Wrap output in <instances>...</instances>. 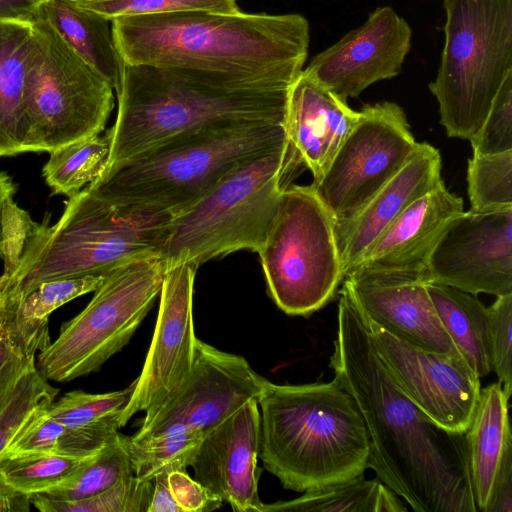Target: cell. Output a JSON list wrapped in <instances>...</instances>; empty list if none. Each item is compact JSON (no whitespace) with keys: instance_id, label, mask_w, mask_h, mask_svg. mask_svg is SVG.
Instances as JSON below:
<instances>
[{"instance_id":"obj_1","label":"cell","mask_w":512,"mask_h":512,"mask_svg":"<svg viewBox=\"0 0 512 512\" xmlns=\"http://www.w3.org/2000/svg\"><path fill=\"white\" fill-rule=\"evenodd\" d=\"M339 295L330 367L364 420L368 468L415 512H478L465 434L443 430L410 400L343 287Z\"/></svg>"},{"instance_id":"obj_2","label":"cell","mask_w":512,"mask_h":512,"mask_svg":"<svg viewBox=\"0 0 512 512\" xmlns=\"http://www.w3.org/2000/svg\"><path fill=\"white\" fill-rule=\"evenodd\" d=\"M127 65L178 67L291 85L303 70L308 20L300 14L187 11L111 22Z\"/></svg>"},{"instance_id":"obj_3","label":"cell","mask_w":512,"mask_h":512,"mask_svg":"<svg viewBox=\"0 0 512 512\" xmlns=\"http://www.w3.org/2000/svg\"><path fill=\"white\" fill-rule=\"evenodd\" d=\"M289 87L194 69L125 64L116 90V119L106 132L110 153L105 171L209 126L283 124Z\"/></svg>"},{"instance_id":"obj_4","label":"cell","mask_w":512,"mask_h":512,"mask_svg":"<svg viewBox=\"0 0 512 512\" xmlns=\"http://www.w3.org/2000/svg\"><path fill=\"white\" fill-rule=\"evenodd\" d=\"M257 403L259 457L285 489L305 492L364 475L369 437L337 379L296 385L264 379Z\"/></svg>"},{"instance_id":"obj_5","label":"cell","mask_w":512,"mask_h":512,"mask_svg":"<svg viewBox=\"0 0 512 512\" xmlns=\"http://www.w3.org/2000/svg\"><path fill=\"white\" fill-rule=\"evenodd\" d=\"M172 215L118 205L85 186L68 198L55 224L33 223L14 269L0 276V306L44 282L104 275L133 259L160 256Z\"/></svg>"},{"instance_id":"obj_6","label":"cell","mask_w":512,"mask_h":512,"mask_svg":"<svg viewBox=\"0 0 512 512\" xmlns=\"http://www.w3.org/2000/svg\"><path fill=\"white\" fill-rule=\"evenodd\" d=\"M285 141L283 124L209 126L149 149L105 171L87 186L118 205L175 214L240 162Z\"/></svg>"},{"instance_id":"obj_7","label":"cell","mask_w":512,"mask_h":512,"mask_svg":"<svg viewBox=\"0 0 512 512\" xmlns=\"http://www.w3.org/2000/svg\"><path fill=\"white\" fill-rule=\"evenodd\" d=\"M304 166L288 140L246 159L211 189L172 215L160 256L166 266L200 265L238 250L258 252L282 190Z\"/></svg>"},{"instance_id":"obj_8","label":"cell","mask_w":512,"mask_h":512,"mask_svg":"<svg viewBox=\"0 0 512 512\" xmlns=\"http://www.w3.org/2000/svg\"><path fill=\"white\" fill-rule=\"evenodd\" d=\"M444 47L429 84L449 137L469 140L512 71V0H443Z\"/></svg>"},{"instance_id":"obj_9","label":"cell","mask_w":512,"mask_h":512,"mask_svg":"<svg viewBox=\"0 0 512 512\" xmlns=\"http://www.w3.org/2000/svg\"><path fill=\"white\" fill-rule=\"evenodd\" d=\"M34 38L23 93L22 152H52L104 131L113 87L44 18Z\"/></svg>"},{"instance_id":"obj_10","label":"cell","mask_w":512,"mask_h":512,"mask_svg":"<svg viewBox=\"0 0 512 512\" xmlns=\"http://www.w3.org/2000/svg\"><path fill=\"white\" fill-rule=\"evenodd\" d=\"M274 303L307 317L328 304L343 282L334 221L312 185H288L257 252Z\"/></svg>"},{"instance_id":"obj_11","label":"cell","mask_w":512,"mask_h":512,"mask_svg":"<svg viewBox=\"0 0 512 512\" xmlns=\"http://www.w3.org/2000/svg\"><path fill=\"white\" fill-rule=\"evenodd\" d=\"M165 270L163 259L150 255L109 271L88 305L39 353L36 366L44 378L74 380L95 372L119 352L159 296Z\"/></svg>"},{"instance_id":"obj_12","label":"cell","mask_w":512,"mask_h":512,"mask_svg":"<svg viewBox=\"0 0 512 512\" xmlns=\"http://www.w3.org/2000/svg\"><path fill=\"white\" fill-rule=\"evenodd\" d=\"M417 145L398 104L365 105L322 176L311 184L334 225L351 219L404 166Z\"/></svg>"},{"instance_id":"obj_13","label":"cell","mask_w":512,"mask_h":512,"mask_svg":"<svg viewBox=\"0 0 512 512\" xmlns=\"http://www.w3.org/2000/svg\"><path fill=\"white\" fill-rule=\"evenodd\" d=\"M264 379L244 357L197 339L187 379L153 413L144 416L134 437L205 434L247 402L258 401Z\"/></svg>"},{"instance_id":"obj_14","label":"cell","mask_w":512,"mask_h":512,"mask_svg":"<svg viewBox=\"0 0 512 512\" xmlns=\"http://www.w3.org/2000/svg\"><path fill=\"white\" fill-rule=\"evenodd\" d=\"M362 319L378 356L402 391L437 426L464 434L481 389L479 376L465 358L425 350Z\"/></svg>"},{"instance_id":"obj_15","label":"cell","mask_w":512,"mask_h":512,"mask_svg":"<svg viewBox=\"0 0 512 512\" xmlns=\"http://www.w3.org/2000/svg\"><path fill=\"white\" fill-rule=\"evenodd\" d=\"M424 278L473 295L512 293V207L463 211L453 218L429 256Z\"/></svg>"},{"instance_id":"obj_16","label":"cell","mask_w":512,"mask_h":512,"mask_svg":"<svg viewBox=\"0 0 512 512\" xmlns=\"http://www.w3.org/2000/svg\"><path fill=\"white\" fill-rule=\"evenodd\" d=\"M197 268L186 261L166 266L153 338L121 426L140 411L153 413L190 373L197 341L192 310Z\"/></svg>"},{"instance_id":"obj_17","label":"cell","mask_w":512,"mask_h":512,"mask_svg":"<svg viewBox=\"0 0 512 512\" xmlns=\"http://www.w3.org/2000/svg\"><path fill=\"white\" fill-rule=\"evenodd\" d=\"M411 37L403 17L390 6L378 7L303 71L339 98H355L373 83L401 73Z\"/></svg>"},{"instance_id":"obj_18","label":"cell","mask_w":512,"mask_h":512,"mask_svg":"<svg viewBox=\"0 0 512 512\" xmlns=\"http://www.w3.org/2000/svg\"><path fill=\"white\" fill-rule=\"evenodd\" d=\"M342 283L364 319L425 350L462 356L437 315L421 273L358 266Z\"/></svg>"},{"instance_id":"obj_19","label":"cell","mask_w":512,"mask_h":512,"mask_svg":"<svg viewBox=\"0 0 512 512\" xmlns=\"http://www.w3.org/2000/svg\"><path fill=\"white\" fill-rule=\"evenodd\" d=\"M259 438L258 403L249 401L204 434L191 464L194 479L236 512H262Z\"/></svg>"},{"instance_id":"obj_20","label":"cell","mask_w":512,"mask_h":512,"mask_svg":"<svg viewBox=\"0 0 512 512\" xmlns=\"http://www.w3.org/2000/svg\"><path fill=\"white\" fill-rule=\"evenodd\" d=\"M441 182L439 151L418 143L404 166L351 219L334 225L344 278L410 204Z\"/></svg>"},{"instance_id":"obj_21","label":"cell","mask_w":512,"mask_h":512,"mask_svg":"<svg viewBox=\"0 0 512 512\" xmlns=\"http://www.w3.org/2000/svg\"><path fill=\"white\" fill-rule=\"evenodd\" d=\"M359 112L303 70L290 85L284 128L287 140L317 181L354 126Z\"/></svg>"},{"instance_id":"obj_22","label":"cell","mask_w":512,"mask_h":512,"mask_svg":"<svg viewBox=\"0 0 512 512\" xmlns=\"http://www.w3.org/2000/svg\"><path fill=\"white\" fill-rule=\"evenodd\" d=\"M463 211L462 199L441 182L410 204L373 242L355 267L416 272L424 277L437 241L451 220Z\"/></svg>"},{"instance_id":"obj_23","label":"cell","mask_w":512,"mask_h":512,"mask_svg":"<svg viewBox=\"0 0 512 512\" xmlns=\"http://www.w3.org/2000/svg\"><path fill=\"white\" fill-rule=\"evenodd\" d=\"M509 399L500 382L481 388L464 433L473 496L481 512H487L497 485L512 477Z\"/></svg>"},{"instance_id":"obj_24","label":"cell","mask_w":512,"mask_h":512,"mask_svg":"<svg viewBox=\"0 0 512 512\" xmlns=\"http://www.w3.org/2000/svg\"><path fill=\"white\" fill-rule=\"evenodd\" d=\"M36 16L46 19L115 91L118 89L125 64L116 49L110 21L78 7L73 0H41Z\"/></svg>"},{"instance_id":"obj_25","label":"cell","mask_w":512,"mask_h":512,"mask_svg":"<svg viewBox=\"0 0 512 512\" xmlns=\"http://www.w3.org/2000/svg\"><path fill=\"white\" fill-rule=\"evenodd\" d=\"M32 21L0 19V157L22 152L23 93Z\"/></svg>"},{"instance_id":"obj_26","label":"cell","mask_w":512,"mask_h":512,"mask_svg":"<svg viewBox=\"0 0 512 512\" xmlns=\"http://www.w3.org/2000/svg\"><path fill=\"white\" fill-rule=\"evenodd\" d=\"M105 275H87L41 283L17 301L0 306V320L26 351L35 355L51 343L48 328L51 313L79 296L94 292Z\"/></svg>"},{"instance_id":"obj_27","label":"cell","mask_w":512,"mask_h":512,"mask_svg":"<svg viewBox=\"0 0 512 512\" xmlns=\"http://www.w3.org/2000/svg\"><path fill=\"white\" fill-rule=\"evenodd\" d=\"M437 315L458 351L479 378L491 365L487 345L488 307L473 295L451 286L426 283Z\"/></svg>"},{"instance_id":"obj_28","label":"cell","mask_w":512,"mask_h":512,"mask_svg":"<svg viewBox=\"0 0 512 512\" xmlns=\"http://www.w3.org/2000/svg\"><path fill=\"white\" fill-rule=\"evenodd\" d=\"M380 480L354 479L305 491L298 498L263 505L262 512H406Z\"/></svg>"},{"instance_id":"obj_29","label":"cell","mask_w":512,"mask_h":512,"mask_svg":"<svg viewBox=\"0 0 512 512\" xmlns=\"http://www.w3.org/2000/svg\"><path fill=\"white\" fill-rule=\"evenodd\" d=\"M46 409L18 433L3 458L42 453L87 459L98 454L119 434L109 435L68 426L50 417Z\"/></svg>"},{"instance_id":"obj_30","label":"cell","mask_w":512,"mask_h":512,"mask_svg":"<svg viewBox=\"0 0 512 512\" xmlns=\"http://www.w3.org/2000/svg\"><path fill=\"white\" fill-rule=\"evenodd\" d=\"M109 153L106 133L72 143L50 152L42 176L52 194L69 198L102 175Z\"/></svg>"},{"instance_id":"obj_31","label":"cell","mask_w":512,"mask_h":512,"mask_svg":"<svg viewBox=\"0 0 512 512\" xmlns=\"http://www.w3.org/2000/svg\"><path fill=\"white\" fill-rule=\"evenodd\" d=\"M134 388L135 381L123 390L101 394L71 391L54 400L46 413L71 427L116 435Z\"/></svg>"},{"instance_id":"obj_32","label":"cell","mask_w":512,"mask_h":512,"mask_svg":"<svg viewBox=\"0 0 512 512\" xmlns=\"http://www.w3.org/2000/svg\"><path fill=\"white\" fill-rule=\"evenodd\" d=\"M132 475L128 436L119 433L98 454L87 460L68 483L39 495L54 500H80L99 494Z\"/></svg>"},{"instance_id":"obj_33","label":"cell","mask_w":512,"mask_h":512,"mask_svg":"<svg viewBox=\"0 0 512 512\" xmlns=\"http://www.w3.org/2000/svg\"><path fill=\"white\" fill-rule=\"evenodd\" d=\"M90 458L42 453L5 457L0 461V480L30 496L46 493L68 483Z\"/></svg>"},{"instance_id":"obj_34","label":"cell","mask_w":512,"mask_h":512,"mask_svg":"<svg viewBox=\"0 0 512 512\" xmlns=\"http://www.w3.org/2000/svg\"><path fill=\"white\" fill-rule=\"evenodd\" d=\"M204 434L184 432L148 437H128L134 475L152 480L164 471H186L191 466Z\"/></svg>"},{"instance_id":"obj_35","label":"cell","mask_w":512,"mask_h":512,"mask_svg":"<svg viewBox=\"0 0 512 512\" xmlns=\"http://www.w3.org/2000/svg\"><path fill=\"white\" fill-rule=\"evenodd\" d=\"M58 391L40 373L35 361L28 365L0 412V461L18 433L55 400Z\"/></svg>"},{"instance_id":"obj_36","label":"cell","mask_w":512,"mask_h":512,"mask_svg":"<svg viewBox=\"0 0 512 512\" xmlns=\"http://www.w3.org/2000/svg\"><path fill=\"white\" fill-rule=\"evenodd\" d=\"M152 492L153 479L142 480L132 475L88 498L65 501L35 494L31 504L42 512H147Z\"/></svg>"},{"instance_id":"obj_37","label":"cell","mask_w":512,"mask_h":512,"mask_svg":"<svg viewBox=\"0 0 512 512\" xmlns=\"http://www.w3.org/2000/svg\"><path fill=\"white\" fill-rule=\"evenodd\" d=\"M471 211H492L512 207V151L473 154L467 167Z\"/></svg>"},{"instance_id":"obj_38","label":"cell","mask_w":512,"mask_h":512,"mask_svg":"<svg viewBox=\"0 0 512 512\" xmlns=\"http://www.w3.org/2000/svg\"><path fill=\"white\" fill-rule=\"evenodd\" d=\"M87 11L112 22L116 19L187 11L235 13L236 0H73Z\"/></svg>"},{"instance_id":"obj_39","label":"cell","mask_w":512,"mask_h":512,"mask_svg":"<svg viewBox=\"0 0 512 512\" xmlns=\"http://www.w3.org/2000/svg\"><path fill=\"white\" fill-rule=\"evenodd\" d=\"M469 141L473 154L512 151V71L505 77L483 123Z\"/></svg>"},{"instance_id":"obj_40","label":"cell","mask_w":512,"mask_h":512,"mask_svg":"<svg viewBox=\"0 0 512 512\" xmlns=\"http://www.w3.org/2000/svg\"><path fill=\"white\" fill-rule=\"evenodd\" d=\"M487 345L491 371L508 397L512 394V293L488 307Z\"/></svg>"},{"instance_id":"obj_41","label":"cell","mask_w":512,"mask_h":512,"mask_svg":"<svg viewBox=\"0 0 512 512\" xmlns=\"http://www.w3.org/2000/svg\"><path fill=\"white\" fill-rule=\"evenodd\" d=\"M35 355L28 353L0 320V412L10 399L16 382Z\"/></svg>"},{"instance_id":"obj_42","label":"cell","mask_w":512,"mask_h":512,"mask_svg":"<svg viewBox=\"0 0 512 512\" xmlns=\"http://www.w3.org/2000/svg\"><path fill=\"white\" fill-rule=\"evenodd\" d=\"M168 484L181 512H211L222 506L223 500L186 471H172Z\"/></svg>"},{"instance_id":"obj_43","label":"cell","mask_w":512,"mask_h":512,"mask_svg":"<svg viewBox=\"0 0 512 512\" xmlns=\"http://www.w3.org/2000/svg\"><path fill=\"white\" fill-rule=\"evenodd\" d=\"M164 471L153 478V492L147 512H181L168 484V474Z\"/></svg>"},{"instance_id":"obj_44","label":"cell","mask_w":512,"mask_h":512,"mask_svg":"<svg viewBox=\"0 0 512 512\" xmlns=\"http://www.w3.org/2000/svg\"><path fill=\"white\" fill-rule=\"evenodd\" d=\"M41 0H0V19L31 22Z\"/></svg>"},{"instance_id":"obj_45","label":"cell","mask_w":512,"mask_h":512,"mask_svg":"<svg viewBox=\"0 0 512 512\" xmlns=\"http://www.w3.org/2000/svg\"><path fill=\"white\" fill-rule=\"evenodd\" d=\"M31 496L19 492L0 480V512H28Z\"/></svg>"},{"instance_id":"obj_46","label":"cell","mask_w":512,"mask_h":512,"mask_svg":"<svg viewBox=\"0 0 512 512\" xmlns=\"http://www.w3.org/2000/svg\"><path fill=\"white\" fill-rule=\"evenodd\" d=\"M17 186L11 176L6 172H0V233L2 230L3 212L6 204L14 199Z\"/></svg>"}]
</instances>
